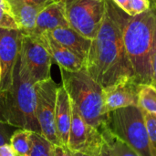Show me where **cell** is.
<instances>
[{"label":"cell","mask_w":156,"mask_h":156,"mask_svg":"<svg viewBox=\"0 0 156 156\" xmlns=\"http://www.w3.org/2000/svg\"><path fill=\"white\" fill-rule=\"evenodd\" d=\"M95 156H113V154H112V152L111 150V147L109 146V144L106 143L105 140H104V143L101 145L100 151L98 152V154Z\"/></svg>","instance_id":"28"},{"label":"cell","mask_w":156,"mask_h":156,"mask_svg":"<svg viewBox=\"0 0 156 156\" xmlns=\"http://www.w3.org/2000/svg\"><path fill=\"white\" fill-rule=\"evenodd\" d=\"M129 17L113 0H105L103 20L85 60V69L103 89L134 77L123 40Z\"/></svg>","instance_id":"1"},{"label":"cell","mask_w":156,"mask_h":156,"mask_svg":"<svg viewBox=\"0 0 156 156\" xmlns=\"http://www.w3.org/2000/svg\"><path fill=\"white\" fill-rule=\"evenodd\" d=\"M54 156H72V153L66 147L60 145H55Z\"/></svg>","instance_id":"27"},{"label":"cell","mask_w":156,"mask_h":156,"mask_svg":"<svg viewBox=\"0 0 156 156\" xmlns=\"http://www.w3.org/2000/svg\"><path fill=\"white\" fill-rule=\"evenodd\" d=\"M9 5H15V4H21V3H29V4H36V5H41L44 6H47L52 3L58 2L60 0H6Z\"/></svg>","instance_id":"25"},{"label":"cell","mask_w":156,"mask_h":156,"mask_svg":"<svg viewBox=\"0 0 156 156\" xmlns=\"http://www.w3.org/2000/svg\"><path fill=\"white\" fill-rule=\"evenodd\" d=\"M71 111L68 149L72 153H83L95 156L104 143L101 133L85 122L72 101Z\"/></svg>","instance_id":"9"},{"label":"cell","mask_w":156,"mask_h":156,"mask_svg":"<svg viewBox=\"0 0 156 156\" xmlns=\"http://www.w3.org/2000/svg\"><path fill=\"white\" fill-rule=\"evenodd\" d=\"M21 40L22 34L18 29L0 28V93L7 91L13 85Z\"/></svg>","instance_id":"10"},{"label":"cell","mask_w":156,"mask_h":156,"mask_svg":"<svg viewBox=\"0 0 156 156\" xmlns=\"http://www.w3.org/2000/svg\"><path fill=\"white\" fill-rule=\"evenodd\" d=\"M124 46L139 84H153V59L156 52V9L131 16L124 28Z\"/></svg>","instance_id":"2"},{"label":"cell","mask_w":156,"mask_h":156,"mask_svg":"<svg viewBox=\"0 0 156 156\" xmlns=\"http://www.w3.org/2000/svg\"><path fill=\"white\" fill-rule=\"evenodd\" d=\"M113 2L120 8H122L125 13H127L128 15L130 14V8H129V2H130V0H113Z\"/></svg>","instance_id":"29"},{"label":"cell","mask_w":156,"mask_h":156,"mask_svg":"<svg viewBox=\"0 0 156 156\" xmlns=\"http://www.w3.org/2000/svg\"><path fill=\"white\" fill-rule=\"evenodd\" d=\"M72 153V152H71ZM72 156H94L90 155V154H83V153H72Z\"/></svg>","instance_id":"31"},{"label":"cell","mask_w":156,"mask_h":156,"mask_svg":"<svg viewBox=\"0 0 156 156\" xmlns=\"http://www.w3.org/2000/svg\"><path fill=\"white\" fill-rule=\"evenodd\" d=\"M69 27L87 38L94 39L105 14V0H65Z\"/></svg>","instance_id":"6"},{"label":"cell","mask_w":156,"mask_h":156,"mask_svg":"<svg viewBox=\"0 0 156 156\" xmlns=\"http://www.w3.org/2000/svg\"><path fill=\"white\" fill-rule=\"evenodd\" d=\"M130 16H135L141 15L151 8L150 0H130L129 2Z\"/></svg>","instance_id":"23"},{"label":"cell","mask_w":156,"mask_h":156,"mask_svg":"<svg viewBox=\"0 0 156 156\" xmlns=\"http://www.w3.org/2000/svg\"><path fill=\"white\" fill-rule=\"evenodd\" d=\"M71 116V101L67 90L61 84L58 86L57 92L55 124L59 144L66 148H68Z\"/></svg>","instance_id":"12"},{"label":"cell","mask_w":156,"mask_h":156,"mask_svg":"<svg viewBox=\"0 0 156 156\" xmlns=\"http://www.w3.org/2000/svg\"><path fill=\"white\" fill-rule=\"evenodd\" d=\"M58 88V85L52 78L35 84L37 93L36 113L41 133L54 145H60L55 124Z\"/></svg>","instance_id":"8"},{"label":"cell","mask_w":156,"mask_h":156,"mask_svg":"<svg viewBox=\"0 0 156 156\" xmlns=\"http://www.w3.org/2000/svg\"><path fill=\"white\" fill-rule=\"evenodd\" d=\"M35 84L17 59L12 87L0 93V119L13 128L42 134L36 113Z\"/></svg>","instance_id":"3"},{"label":"cell","mask_w":156,"mask_h":156,"mask_svg":"<svg viewBox=\"0 0 156 156\" xmlns=\"http://www.w3.org/2000/svg\"><path fill=\"white\" fill-rule=\"evenodd\" d=\"M150 2H151V6L156 8V0H150Z\"/></svg>","instance_id":"32"},{"label":"cell","mask_w":156,"mask_h":156,"mask_svg":"<svg viewBox=\"0 0 156 156\" xmlns=\"http://www.w3.org/2000/svg\"><path fill=\"white\" fill-rule=\"evenodd\" d=\"M153 85L156 87V52L153 59Z\"/></svg>","instance_id":"30"},{"label":"cell","mask_w":156,"mask_h":156,"mask_svg":"<svg viewBox=\"0 0 156 156\" xmlns=\"http://www.w3.org/2000/svg\"><path fill=\"white\" fill-rule=\"evenodd\" d=\"M140 86L134 77H126L103 89L104 112H110L130 106H138Z\"/></svg>","instance_id":"11"},{"label":"cell","mask_w":156,"mask_h":156,"mask_svg":"<svg viewBox=\"0 0 156 156\" xmlns=\"http://www.w3.org/2000/svg\"><path fill=\"white\" fill-rule=\"evenodd\" d=\"M106 128L139 156H154L144 114L138 106L122 108L110 112Z\"/></svg>","instance_id":"5"},{"label":"cell","mask_w":156,"mask_h":156,"mask_svg":"<svg viewBox=\"0 0 156 156\" xmlns=\"http://www.w3.org/2000/svg\"><path fill=\"white\" fill-rule=\"evenodd\" d=\"M59 69L62 85L70 101L85 122L101 133L108 120V114L104 112L103 88L85 69L79 71Z\"/></svg>","instance_id":"4"},{"label":"cell","mask_w":156,"mask_h":156,"mask_svg":"<svg viewBox=\"0 0 156 156\" xmlns=\"http://www.w3.org/2000/svg\"><path fill=\"white\" fill-rule=\"evenodd\" d=\"M48 33L59 44L69 48L84 61L86 60L91 46V39L85 37L69 27H58Z\"/></svg>","instance_id":"15"},{"label":"cell","mask_w":156,"mask_h":156,"mask_svg":"<svg viewBox=\"0 0 156 156\" xmlns=\"http://www.w3.org/2000/svg\"><path fill=\"white\" fill-rule=\"evenodd\" d=\"M101 134L111 147L113 156H139L135 151H133L129 145L115 136L108 128L105 127L101 131Z\"/></svg>","instance_id":"19"},{"label":"cell","mask_w":156,"mask_h":156,"mask_svg":"<svg viewBox=\"0 0 156 156\" xmlns=\"http://www.w3.org/2000/svg\"><path fill=\"white\" fill-rule=\"evenodd\" d=\"M138 107L145 113L156 116V87L153 84H141Z\"/></svg>","instance_id":"18"},{"label":"cell","mask_w":156,"mask_h":156,"mask_svg":"<svg viewBox=\"0 0 156 156\" xmlns=\"http://www.w3.org/2000/svg\"><path fill=\"white\" fill-rule=\"evenodd\" d=\"M0 28L18 29L6 0H0Z\"/></svg>","instance_id":"21"},{"label":"cell","mask_w":156,"mask_h":156,"mask_svg":"<svg viewBox=\"0 0 156 156\" xmlns=\"http://www.w3.org/2000/svg\"><path fill=\"white\" fill-rule=\"evenodd\" d=\"M69 27L65 14V0H60L47 5L41 10L37 18L36 27L32 35L40 36L58 27Z\"/></svg>","instance_id":"13"},{"label":"cell","mask_w":156,"mask_h":156,"mask_svg":"<svg viewBox=\"0 0 156 156\" xmlns=\"http://www.w3.org/2000/svg\"><path fill=\"white\" fill-rule=\"evenodd\" d=\"M0 78H1V65H0Z\"/></svg>","instance_id":"33"},{"label":"cell","mask_w":156,"mask_h":156,"mask_svg":"<svg viewBox=\"0 0 156 156\" xmlns=\"http://www.w3.org/2000/svg\"><path fill=\"white\" fill-rule=\"evenodd\" d=\"M144 114L145 123H146L149 139L152 146L153 154L154 156H156V116L145 112H144Z\"/></svg>","instance_id":"22"},{"label":"cell","mask_w":156,"mask_h":156,"mask_svg":"<svg viewBox=\"0 0 156 156\" xmlns=\"http://www.w3.org/2000/svg\"><path fill=\"white\" fill-rule=\"evenodd\" d=\"M0 156H16L15 151L9 144H5L0 146Z\"/></svg>","instance_id":"26"},{"label":"cell","mask_w":156,"mask_h":156,"mask_svg":"<svg viewBox=\"0 0 156 156\" xmlns=\"http://www.w3.org/2000/svg\"><path fill=\"white\" fill-rule=\"evenodd\" d=\"M31 133L24 129H16L13 132L9 144L12 146L16 156H29L31 150Z\"/></svg>","instance_id":"17"},{"label":"cell","mask_w":156,"mask_h":156,"mask_svg":"<svg viewBox=\"0 0 156 156\" xmlns=\"http://www.w3.org/2000/svg\"><path fill=\"white\" fill-rule=\"evenodd\" d=\"M31 150L29 156H54L55 145L42 134L31 133Z\"/></svg>","instance_id":"20"},{"label":"cell","mask_w":156,"mask_h":156,"mask_svg":"<svg viewBox=\"0 0 156 156\" xmlns=\"http://www.w3.org/2000/svg\"><path fill=\"white\" fill-rule=\"evenodd\" d=\"M52 60L59 69L69 71H79L85 69V61L75 53L56 41L48 32L42 34Z\"/></svg>","instance_id":"14"},{"label":"cell","mask_w":156,"mask_h":156,"mask_svg":"<svg viewBox=\"0 0 156 156\" xmlns=\"http://www.w3.org/2000/svg\"><path fill=\"white\" fill-rule=\"evenodd\" d=\"M18 60L35 83L51 78L53 60L43 35H22Z\"/></svg>","instance_id":"7"},{"label":"cell","mask_w":156,"mask_h":156,"mask_svg":"<svg viewBox=\"0 0 156 156\" xmlns=\"http://www.w3.org/2000/svg\"><path fill=\"white\" fill-rule=\"evenodd\" d=\"M12 129V126L6 124L0 119V146L5 144H9L10 137L14 132Z\"/></svg>","instance_id":"24"},{"label":"cell","mask_w":156,"mask_h":156,"mask_svg":"<svg viewBox=\"0 0 156 156\" xmlns=\"http://www.w3.org/2000/svg\"><path fill=\"white\" fill-rule=\"evenodd\" d=\"M11 14L22 35H32L36 27L37 18L46 6L36 4L21 3L9 5Z\"/></svg>","instance_id":"16"}]
</instances>
